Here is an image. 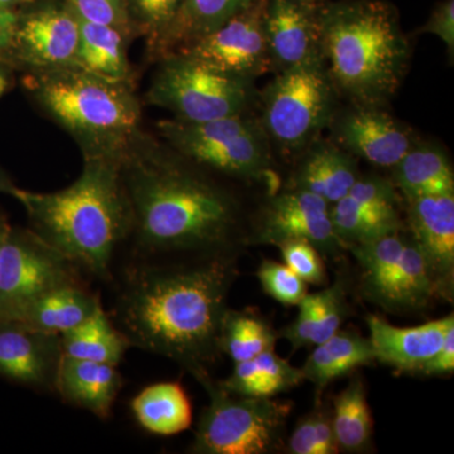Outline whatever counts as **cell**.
I'll return each instance as SVG.
<instances>
[{"instance_id":"25","label":"cell","mask_w":454,"mask_h":454,"mask_svg":"<svg viewBox=\"0 0 454 454\" xmlns=\"http://www.w3.org/2000/svg\"><path fill=\"white\" fill-rule=\"evenodd\" d=\"M391 169L393 184L406 200L454 193L452 164L437 145L418 140Z\"/></svg>"},{"instance_id":"30","label":"cell","mask_w":454,"mask_h":454,"mask_svg":"<svg viewBox=\"0 0 454 454\" xmlns=\"http://www.w3.org/2000/svg\"><path fill=\"white\" fill-rule=\"evenodd\" d=\"M333 424L340 452L363 453L372 446L373 420L361 376L334 397Z\"/></svg>"},{"instance_id":"5","label":"cell","mask_w":454,"mask_h":454,"mask_svg":"<svg viewBox=\"0 0 454 454\" xmlns=\"http://www.w3.org/2000/svg\"><path fill=\"white\" fill-rule=\"evenodd\" d=\"M27 86L42 112L74 140L82 160L121 162L142 131L136 85L110 82L79 67L28 74Z\"/></svg>"},{"instance_id":"19","label":"cell","mask_w":454,"mask_h":454,"mask_svg":"<svg viewBox=\"0 0 454 454\" xmlns=\"http://www.w3.org/2000/svg\"><path fill=\"white\" fill-rule=\"evenodd\" d=\"M122 385L118 366L64 355L57 372L55 393L66 404L106 420L112 417Z\"/></svg>"},{"instance_id":"31","label":"cell","mask_w":454,"mask_h":454,"mask_svg":"<svg viewBox=\"0 0 454 454\" xmlns=\"http://www.w3.org/2000/svg\"><path fill=\"white\" fill-rule=\"evenodd\" d=\"M278 334L262 317L250 310L229 309L221 325V354L234 364L250 360L276 348Z\"/></svg>"},{"instance_id":"45","label":"cell","mask_w":454,"mask_h":454,"mask_svg":"<svg viewBox=\"0 0 454 454\" xmlns=\"http://www.w3.org/2000/svg\"><path fill=\"white\" fill-rule=\"evenodd\" d=\"M11 77H9V70L4 62L0 61V98L7 91Z\"/></svg>"},{"instance_id":"29","label":"cell","mask_w":454,"mask_h":454,"mask_svg":"<svg viewBox=\"0 0 454 454\" xmlns=\"http://www.w3.org/2000/svg\"><path fill=\"white\" fill-rule=\"evenodd\" d=\"M255 0H184L153 59H160L215 31Z\"/></svg>"},{"instance_id":"21","label":"cell","mask_w":454,"mask_h":454,"mask_svg":"<svg viewBox=\"0 0 454 454\" xmlns=\"http://www.w3.org/2000/svg\"><path fill=\"white\" fill-rule=\"evenodd\" d=\"M103 307L85 279L57 286L33 301L17 319L42 333L64 334L83 324Z\"/></svg>"},{"instance_id":"39","label":"cell","mask_w":454,"mask_h":454,"mask_svg":"<svg viewBox=\"0 0 454 454\" xmlns=\"http://www.w3.org/2000/svg\"><path fill=\"white\" fill-rule=\"evenodd\" d=\"M318 294V321L315 334H313L312 346L318 345L330 339L337 331H340L343 319L348 315V303H346L345 291L342 284L337 280L330 288L317 293Z\"/></svg>"},{"instance_id":"8","label":"cell","mask_w":454,"mask_h":454,"mask_svg":"<svg viewBox=\"0 0 454 454\" xmlns=\"http://www.w3.org/2000/svg\"><path fill=\"white\" fill-rule=\"evenodd\" d=\"M339 95L325 62L278 73L259 98L269 142L286 155L303 153L331 127Z\"/></svg>"},{"instance_id":"12","label":"cell","mask_w":454,"mask_h":454,"mask_svg":"<svg viewBox=\"0 0 454 454\" xmlns=\"http://www.w3.org/2000/svg\"><path fill=\"white\" fill-rule=\"evenodd\" d=\"M264 9L265 0H255L219 28L176 52L223 73L255 82L256 77L271 71Z\"/></svg>"},{"instance_id":"47","label":"cell","mask_w":454,"mask_h":454,"mask_svg":"<svg viewBox=\"0 0 454 454\" xmlns=\"http://www.w3.org/2000/svg\"><path fill=\"white\" fill-rule=\"evenodd\" d=\"M29 0H0V8H12L14 9L18 5L26 4Z\"/></svg>"},{"instance_id":"26","label":"cell","mask_w":454,"mask_h":454,"mask_svg":"<svg viewBox=\"0 0 454 454\" xmlns=\"http://www.w3.org/2000/svg\"><path fill=\"white\" fill-rule=\"evenodd\" d=\"M301 367L304 380L324 390L328 384L375 361L372 343L355 331H337L330 339L315 345Z\"/></svg>"},{"instance_id":"2","label":"cell","mask_w":454,"mask_h":454,"mask_svg":"<svg viewBox=\"0 0 454 454\" xmlns=\"http://www.w3.org/2000/svg\"><path fill=\"white\" fill-rule=\"evenodd\" d=\"M136 259L238 253L234 196L162 140L140 131L121 163Z\"/></svg>"},{"instance_id":"18","label":"cell","mask_w":454,"mask_h":454,"mask_svg":"<svg viewBox=\"0 0 454 454\" xmlns=\"http://www.w3.org/2000/svg\"><path fill=\"white\" fill-rule=\"evenodd\" d=\"M366 322L375 361L399 372L417 373L441 348L448 330L454 325V317L450 315L415 327H397L373 315L367 317Z\"/></svg>"},{"instance_id":"27","label":"cell","mask_w":454,"mask_h":454,"mask_svg":"<svg viewBox=\"0 0 454 454\" xmlns=\"http://www.w3.org/2000/svg\"><path fill=\"white\" fill-rule=\"evenodd\" d=\"M220 381L231 393L271 397L298 387L304 378L301 369L270 349L250 360L236 363L231 375Z\"/></svg>"},{"instance_id":"6","label":"cell","mask_w":454,"mask_h":454,"mask_svg":"<svg viewBox=\"0 0 454 454\" xmlns=\"http://www.w3.org/2000/svg\"><path fill=\"white\" fill-rule=\"evenodd\" d=\"M210 397L190 447L195 454H268L283 447L292 404L231 393L208 370L192 373Z\"/></svg>"},{"instance_id":"9","label":"cell","mask_w":454,"mask_h":454,"mask_svg":"<svg viewBox=\"0 0 454 454\" xmlns=\"http://www.w3.org/2000/svg\"><path fill=\"white\" fill-rule=\"evenodd\" d=\"M146 103L182 121L201 122L249 113L256 100L253 80L216 70L184 53L158 59Z\"/></svg>"},{"instance_id":"24","label":"cell","mask_w":454,"mask_h":454,"mask_svg":"<svg viewBox=\"0 0 454 454\" xmlns=\"http://www.w3.org/2000/svg\"><path fill=\"white\" fill-rule=\"evenodd\" d=\"M130 411L146 432L162 437L179 434L192 426V404L177 381L148 385L131 399Z\"/></svg>"},{"instance_id":"22","label":"cell","mask_w":454,"mask_h":454,"mask_svg":"<svg viewBox=\"0 0 454 454\" xmlns=\"http://www.w3.org/2000/svg\"><path fill=\"white\" fill-rule=\"evenodd\" d=\"M437 295L441 294L428 262L408 236L395 268L370 301L387 310H411L422 309Z\"/></svg>"},{"instance_id":"23","label":"cell","mask_w":454,"mask_h":454,"mask_svg":"<svg viewBox=\"0 0 454 454\" xmlns=\"http://www.w3.org/2000/svg\"><path fill=\"white\" fill-rule=\"evenodd\" d=\"M130 40V35L121 29L80 20L74 67L110 82L134 85L133 68L128 57Z\"/></svg>"},{"instance_id":"16","label":"cell","mask_w":454,"mask_h":454,"mask_svg":"<svg viewBox=\"0 0 454 454\" xmlns=\"http://www.w3.org/2000/svg\"><path fill=\"white\" fill-rule=\"evenodd\" d=\"M64 357L61 336L22 322L0 321V376L29 389L55 393Z\"/></svg>"},{"instance_id":"15","label":"cell","mask_w":454,"mask_h":454,"mask_svg":"<svg viewBox=\"0 0 454 454\" xmlns=\"http://www.w3.org/2000/svg\"><path fill=\"white\" fill-rule=\"evenodd\" d=\"M321 5V0H265L264 27L271 71L278 74L325 62Z\"/></svg>"},{"instance_id":"10","label":"cell","mask_w":454,"mask_h":454,"mask_svg":"<svg viewBox=\"0 0 454 454\" xmlns=\"http://www.w3.org/2000/svg\"><path fill=\"white\" fill-rule=\"evenodd\" d=\"M82 279V269L29 227L9 226L0 249V321H17L42 295Z\"/></svg>"},{"instance_id":"46","label":"cell","mask_w":454,"mask_h":454,"mask_svg":"<svg viewBox=\"0 0 454 454\" xmlns=\"http://www.w3.org/2000/svg\"><path fill=\"white\" fill-rule=\"evenodd\" d=\"M9 226L11 225H9L7 219L0 214V249H2L3 240H4Z\"/></svg>"},{"instance_id":"35","label":"cell","mask_w":454,"mask_h":454,"mask_svg":"<svg viewBox=\"0 0 454 454\" xmlns=\"http://www.w3.org/2000/svg\"><path fill=\"white\" fill-rule=\"evenodd\" d=\"M258 278L262 291L284 306H298L309 294V284L284 262L264 260L258 269Z\"/></svg>"},{"instance_id":"20","label":"cell","mask_w":454,"mask_h":454,"mask_svg":"<svg viewBox=\"0 0 454 454\" xmlns=\"http://www.w3.org/2000/svg\"><path fill=\"white\" fill-rule=\"evenodd\" d=\"M358 177L356 157L334 143L317 139L301 153L292 188L315 193L333 205L348 195Z\"/></svg>"},{"instance_id":"48","label":"cell","mask_w":454,"mask_h":454,"mask_svg":"<svg viewBox=\"0 0 454 454\" xmlns=\"http://www.w3.org/2000/svg\"><path fill=\"white\" fill-rule=\"evenodd\" d=\"M304 2H319V0H304Z\"/></svg>"},{"instance_id":"32","label":"cell","mask_w":454,"mask_h":454,"mask_svg":"<svg viewBox=\"0 0 454 454\" xmlns=\"http://www.w3.org/2000/svg\"><path fill=\"white\" fill-rule=\"evenodd\" d=\"M331 221L334 234L346 249L402 230L400 216L363 210L348 195L331 205Z\"/></svg>"},{"instance_id":"34","label":"cell","mask_w":454,"mask_h":454,"mask_svg":"<svg viewBox=\"0 0 454 454\" xmlns=\"http://www.w3.org/2000/svg\"><path fill=\"white\" fill-rule=\"evenodd\" d=\"M286 452L289 454L340 453L334 437L333 406L319 405L301 417L289 435Z\"/></svg>"},{"instance_id":"37","label":"cell","mask_w":454,"mask_h":454,"mask_svg":"<svg viewBox=\"0 0 454 454\" xmlns=\"http://www.w3.org/2000/svg\"><path fill=\"white\" fill-rule=\"evenodd\" d=\"M71 11L83 22L114 27L137 37L125 0H66Z\"/></svg>"},{"instance_id":"14","label":"cell","mask_w":454,"mask_h":454,"mask_svg":"<svg viewBox=\"0 0 454 454\" xmlns=\"http://www.w3.org/2000/svg\"><path fill=\"white\" fill-rule=\"evenodd\" d=\"M331 127L337 145L381 168H393L418 142L413 129L384 107L354 104L337 112Z\"/></svg>"},{"instance_id":"38","label":"cell","mask_w":454,"mask_h":454,"mask_svg":"<svg viewBox=\"0 0 454 454\" xmlns=\"http://www.w3.org/2000/svg\"><path fill=\"white\" fill-rule=\"evenodd\" d=\"M283 262L307 284L321 286L325 282V267L321 253L312 244L292 240L280 244Z\"/></svg>"},{"instance_id":"28","label":"cell","mask_w":454,"mask_h":454,"mask_svg":"<svg viewBox=\"0 0 454 454\" xmlns=\"http://www.w3.org/2000/svg\"><path fill=\"white\" fill-rule=\"evenodd\" d=\"M65 356L118 366L131 348L104 306L74 330L61 334Z\"/></svg>"},{"instance_id":"11","label":"cell","mask_w":454,"mask_h":454,"mask_svg":"<svg viewBox=\"0 0 454 454\" xmlns=\"http://www.w3.org/2000/svg\"><path fill=\"white\" fill-rule=\"evenodd\" d=\"M17 12L16 26L2 62L28 74L73 67L80 38V20L66 0H29Z\"/></svg>"},{"instance_id":"33","label":"cell","mask_w":454,"mask_h":454,"mask_svg":"<svg viewBox=\"0 0 454 454\" xmlns=\"http://www.w3.org/2000/svg\"><path fill=\"white\" fill-rule=\"evenodd\" d=\"M136 35L145 38L148 53L154 57L184 0H125Z\"/></svg>"},{"instance_id":"4","label":"cell","mask_w":454,"mask_h":454,"mask_svg":"<svg viewBox=\"0 0 454 454\" xmlns=\"http://www.w3.org/2000/svg\"><path fill=\"white\" fill-rule=\"evenodd\" d=\"M321 27L325 64L337 92L356 106H387L411 56L395 5L387 0L322 3Z\"/></svg>"},{"instance_id":"1","label":"cell","mask_w":454,"mask_h":454,"mask_svg":"<svg viewBox=\"0 0 454 454\" xmlns=\"http://www.w3.org/2000/svg\"><path fill=\"white\" fill-rule=\"evenodd\" d=\"M238 253L136 259L122 273L112 313L131 348L169 358L192 375L223 354L221 325Z\"/></svg>"},{"instance_id":"13","label":"cell","mask_w":454,"mask_h":454,"mask_svg":"<svg viewBox=\"0 0 454 454\" xmlns=\"http://www.w3.org/2000/svg\"><path fill=\"white\" fill-rule=\"evenodd\" d=\"M292 240L307 241L327 255L342 249L333 231L330 203L295 188L271 197L249 243L279 247Z\"/></svg>"},{"instance_id":"44","label":"cell","mask_w":454,"mask_h":454,"mask_svg":"<svg viewBox=\"0 0 454 454\" xmlns=\"http://www.w3.org/2000/svg\"><path fill=\"white\" fill-rule=\"evenodd\" d=\"M18 188L20 187H17L16 184H13V181L0 169V193H5V195L14 197Z\"/></svg>"},{"instance_id":"3","label":"cell","mask_w":454,"mask_h":454,"mask_svg":"<svg viewBox=\"0 0 454 454\" xmlns=\"http://www.w3.org/2000/svg\"><path fill=\"white\" fill-rule=\"evenodd\" d=\"M13 199L25 208L35 234L82 271L112 282L114 254L133 227L121 162L86 158L70 186L53 192L18 188Z\"/></svg>"},{"instance_id":"36","label":"cell","mask_w":454,"mask_h":454,"mask_svg":"<svg viewBox=\"0 0 454 454\" xmlns=\"http://www.w3.org/2000/svg\"><path fill=\"white\" fill-rule=\"evenodd\" d=\"M348 196L358 207L373 214L400 216L397 211V191L389 179L369 176L358 177Z\"/></svg>"},{"instance_id":"7","label":"cell","mask_w":454,"mask_h":454,"mask_svg":"<svg viewBox=\"0 0 454 454\" xmlns=\"http://www.w3.org/2000/svg\"><path fill=\"white\" fill-rule=\"evenodd\" d=\"M157 131L179 157L226 177L258 181L270 170V142L249 113L201 122L163 119Z\"/></svg>"},{"instance_id":"43","label":"cell","mask_w":454,"mask_h":454,"mask_svg":"<svg viewBox=\"0 0 454 454\" xmlns=\"http://www.w3.org/2000/svg\"><path fill=\"white\" fill-rule=\"evenodd\" d=\"M17 12L12 8H0V61L11 44L16 26Z\"/></svg>"},{"instance_id":"42","label":"cell","mask_w":454,"mask_h":454,"mask_svg":"<svg viewBox=\"0 0 454 454\" xmlns=\"http://www.w3.org/2000/svg\"><path fill=\"white\" fill-rule=\"evenodd\" d=\"M454 370V325L448 330L441 348L420 366L417 373L426 376H442Z\"/></svg>"},{"instance_id":"40","label":"cell","mask_w":454,"mask_h":454,"mask_svg":"<svg viewBox=\"0 0 454 454\" xmlns=\"http://www.w3.org/2000/svg\"><path fill=\"white\" fill-rule=\"evenodd\" d=\"M318 294H307L298 304L297 318L291 325L283 328L280 336L291 343L293 351L312 346L317 321H318Z\"/></svg>"},{"instance_id":"41","label":"cell","mask_w":454,"mask_h":454,"mask_svg":"<svg viewBox=\"0 0 454 454\" xmlns=\"http://www.w3.org/2000/svg\"><path fill=\"white\" fill-rule=\"evenodd\" d=\"M420 33L437 35L444 42L448 55H454V0H442L437 3Z\"/></svg>"},{"instance_id":"17","label":"cell","mask_w":454,"mask_h":454,"mask_svg":"<svg viewBox=\"0 0 454 454\" xmlns=\"http://www.w3.org/2000/svg\"><path fill=\"white\" fill-rule=\"evenodd\" d=\"M406 201L411 238L428 262L439 294L450 298L454 283V193Z\"/></svg>"}]
</instances>
